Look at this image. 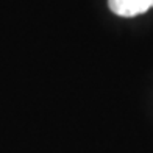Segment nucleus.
Returning <instances> with one entry per match:
<instances>
[{
  "label": "nucleus",
  "mask_w": 153,
  "mask_h": 153,
  "mask_svg": "<svg viewBox=\"0 0 153 153\" xmlns=\"http://www.w3.org/2000/svg\"><path fill=\"white\" fill-rule=\"evenodd\" d=\"M108 6L120 17H134L153 8V0H108Z\"/></svg>",
  "instance_id": "nucleus-1"
}]
</instances>
